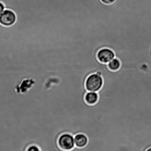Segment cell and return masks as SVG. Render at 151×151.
Here are the masks:
<instances>
[{"label":"cell","mask_w":151,"mask_h":151,"mask_svg":"<svg viewBox=\"0 0 151 151\" xmlns=\"http://www.w3.org/2000/svg\"><path fill=\"white\" fill-rule=\"evenodd\" d=\"M103 81L101 75L93 73L87 78L85 87L88 91L98 92L103 85Z\"/></svg>","instance_id":"6da1fadb"},{"label":"cell","mask_w":151,"mask_h":151,"mask_svg":"<svg viewBox=\"0 0 151 151\" xmlns=\"http://www.w3.org/2000/svg\"><path fill=\"white\" fill-rule=\"evenodd\" d=\"M4 4L0 2V13L4 11Z\"/></svg>","instance_id":"30bf717a"},{"label":"cell","mask_w":151,"mask_h":151,"mask_svg":"<svg viewBox=\"0 0 151 151\" xmlns=\"http://www.w3.org/2000/svg\"><path fill=\"white\" fill-rule=\"evenodd\" d=\"M58 144L61 151H72L75 147L74 137L69 133H64L59 137Z\"/></svg>","instance_id":"7a4b0ae2"},{"label":"cell","mask_w":151,"mask_h":151,"mask_svg":"<svg viewBox=\"0 0 151 151\" xmlns=\"http://www.w3.org/2000/svg\"><path fill=\"white\" fill-rule=\"evenodd\" d=\"M103 4H113L116 0H100Z\"/></svg>","instance_id":"9c48e42d"},{"label":"cell","mask_w":151,"mask_h":151,"mask_svg":"<svg viewBox=\"0 0 151 151\" xmlns=\"http://www.w3.org/2000/svg\"><path fill=\"white\" fill-rule=\"evenodd\" d=\"M26 151H40V150L38 146L35 145H32L28 148Z\"/></svg>","instance_id":"ba28073f"},{"label":"cell","mask_w":151,"mask_h":151,"mask_svg":"<svg viewBox=\"0 0 151 151\" xmlns=\"http://www.w3.org/2000/svg\"><path fill=\"white\" fill-rule=\"evenodd\" d=\"M146 151H151V147L149 148L148 149H147Z\"/></svg>","instance_id":"8fae6325"},{"label":"cell","mask_w":151,"mask_h":151,"mask_svg":"<svg viewBox=\"0 0 151 151\" xmlns=\"http://www.w3.org/2000/svg\"><path fill=\"white\" fill-rule=\"evenodd\" d=\"M115 57V52L110 48H104L98 51L97 58L99 61L102 63H108Z\"/></svg>","instance_id":"277c9868"},{"label":"cell","mask_w":151,"mask_h":151,"mask_svg":"<svg viewBox=\"0 0 151 151\" xmlns=\"http://www.w3.org/2000/svg\"><path fill=\"white\" fill-rule=\"evenodd\" d=\"M16 14L13 11L6 10L0 13V24L6 26H12L15 23Z\"/></svg>","instance_id":"3957f363"},{"label":"cell","mask_w":151,"mask_h":151,"mask_svg":"<svg viewBox=\"0 0 151 151\" xmlns=\"http://www.w3.org/2000/svg\"><path fill=\"white\" fill-rule=\"evenodd\" d=\"M98 95L97 92L88 91L85 96V99L87 104L94 105L98 100Z\"/></svg>","instance_id":"8992f818"},{"label":"cell","mask_w":151,"mask_h":151,"mask_svg":"<svg viewBox=\"0 0 151 151\" xmlns=\"http://www.w3.org/2000/svg\"><path fill=\"white\" fill-rule=\"evenodd\" d=\"M108 66L110 70L115 71L120 68L121 63L119 59L115 58L108 63Z\"/></svg>","instance_id":"52a82bcc"},{"label":"cell","mask_w":151,"mask_h":151,"mask_svg":"<svg viewBox=\"0 0 151 151\" xmlns=\"http://www.w3.org/2000/svg\"><path fill=\"white\" fill-rule=\"evenodd\" d=\"M75 148H81L87 145L88 143V137L83 134H78L74 137Z\"/></svg>","instance_id":"5b68a950"}]
</instances>
